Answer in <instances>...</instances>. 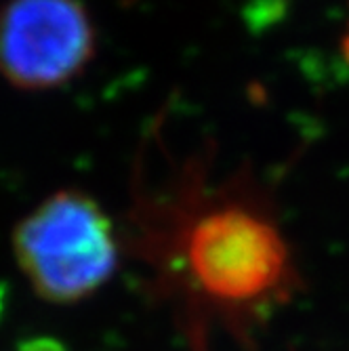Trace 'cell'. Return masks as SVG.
I'll list each match as a JSON object with an SVG mask.
<instances>
[{
  "mask_svg": "<svg viewBox=\"0 0 349 351\" xmlns=\"http://www.w3.org/2000/svg\"><path fill=\"white\" fill-rule=\"evenodd\" d=\"M215 147L171 160L149 183L139 162L120 223L126 259L145 269L152 303L165 305L187 351H210L224 330L242 347L297 289V267L267 194L248 173L210 175Z\"/></svg>",
  "mask_w": 349,
  "mask_h": 351,
  "instance_id": "cell-1",
  "label": "cell"
},
{
  "mask_svg": "<svg viewBox=\"0 0 349 351\" xmlns=\"http://www.w3.org/2000/svg\"><path fill=\"white\" fill-rule=\"evenodd\" d=\"M11 250L32 293L59 307L93 299L126 257L120 223L80 187L55 189L25 213Z\"/></svg>",
  "mask_w": 349,
  "mask_h": 351,
  "instance_id": "cell-2",
  "label": "cell"
},
{
  "mask_svg": "<svg viewBox=\"0 0 349 351\" xmlns=\"http://www.w3.org/2000/svg\"><path fill=\"white\" fill-rule=\"evenodd\" d=\"M97 53L86 0H5L0 5V80L25 93L78 80Z\"/></svg>",
  "mask_w": 349,
  "mask_h": 351,
  "instance_id": "cell-3",
  "label": "cell"
},
{
  "mask_svg": "<svg viewBox=\"0 0 349 351\" xmlns=\"http://www.w3.org/2000/svg\"><path fill=\"white\" fill-rule=\"evenodd\" d=\"M17 351H68L61 343H57L55 339H47V337H38V339H29L25 341Z\"/></svg>",
  "mask_w": 349,
  "mask_h": 351,
  "instance_id": "cell-4",
  "label": "cell"
}]
</instances>
